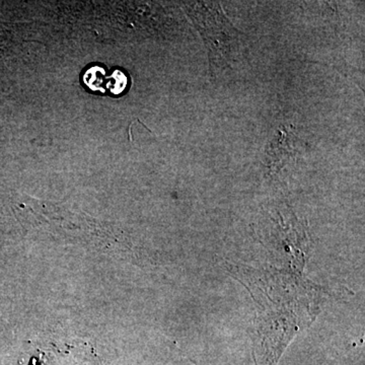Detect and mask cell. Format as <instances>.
Listing matches in <instances>:
<instances>
[{
	"label": "cell",
	"mask_w": 365,
	"mask_h": 365,
	"mask_svg": "<svg viewBox=\"0 0 365 365\" xmlns=\"http://www.w3.org/2000/svg\"><path fill=\"white\" fill-rule=\"evenodd\" d=\"M195 364H196V365H208V364H197V362H195Z\"/></svg>",
	"instance_id": "obj_3"
},
{
	"label": "cell",
	"mask_w": 365,
	"mask_h": 365,
	"mask_svg": "<svg viewBox=\"0 0 365 365\" xmlns=\"http://www.w3.org/2000/svg\"><path fill=\"white\" fill-rule=\"evenodd\" d=\"M228 271L248 287L258 309L255 364L277 365L294 336L318 313L319 288L275 268L258 270L230 265Z\"/></svg>",
	"instance_id": "obj_1"
},
{
	"label": "cell",
	"mask_w": 365,
	"mask_h": 365,
	"mask_svg": "<svg viewBox=\"0 0 365 365\" xmlns=\"http://www.w3.org/2000/svg\"><path fill=\"white\" fill-rule=\"evenodd\" d=\"M195 21L208 47L211 66L225 64L234 51L237 37L235 28L220 11L217 4L200 2L194 6Z\"/></svg>",
	"instance_id": "obj_2"
}]
</instances>
